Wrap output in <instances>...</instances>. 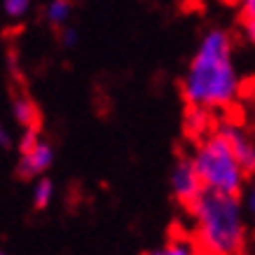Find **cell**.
Segmentation results:
<instances>
[{"label":"cell","mask_w":255,"mask_h":255,"mask_svg":"<svg viewBox=\"0 0 255 255\" xmlns=\"http://www.w3.org/2000/svg\"><path fill=\"white\" fill-rule=\"evenodd\" d=\"M239 9H241V19L255 21V0H239Z\"/></svg>","instance_id":"obj_14"},{"label":"cell","mask_w":255,"mask_h":255,"mask_svg":"<svg viewBox=\"0 0 255 255\" xmlns=\"http://www.w3.org/2000/svg\"><path fill=\"white\" fill-rule=\"evenodd\" d=\"M147 255H197V248L192 244H187L185 239H176L171 244H166L164 248H157V251H152Z\"/></svg>","instance_id":"obj_11"},{"label":"cell","mask_w":255,"mask_h":255,"mask_svg":"<svg viewBox=\"0 0 255 255\" xmlns=\"http://www.w3.org/2000/svg\"><path fill=\"white\" fill-rule=\"evenodd\" d=\"M239 94V75L232 63V40L213 28L199 42L183 78V96L192 108H227Z\"/></svg>","instance_id":"obj_1"},{"label":"cell","mask_w":255,"mask_h":255,"mask_svg":"<svg viewBox=\"0 0 255 255\" xmlns=\"http://www.w3.org/2000/svg\"><path fill=\"white\" fill-rule=\"evenodd\" d=\"M2 7L7 12V16H23L31 7V0H2Z\"/></svg>","instance_id":"obj_12"},{"label":"cell","mask_w":255,"mask_h":255,"mask_svg":"<svg viewBox=\"0 0 255 255\" xmlns=\"http://www.w3.org/2000/svg\"><path fill=\"white\" fill-rule=\"evenodd\" d=\"M40 143V133H38V127H33V129H26L21 136V140H19V150H21V155H26V152H31L33 147Z\"/></svg>","instance_id":"obj_13"},{"label":"cell","mask_w":255,"mask_h":255,"mask_svg":"<svg viewBox=\"0 0 255 255\" xmlns=\"http://www.w3.org/2000/svg\"><path fill=\"white\" fill-rule=\"evenodd\" d=\"M171 190H173V197H176L185 209H190L194 201H197V197L204 192L201 178H199V173L194 171L192 159H180V162L173 166Z\"/></svg>","instance_id":"obj_4"},{"label":"cell","mask_w":255,"mask_h":255,"mask_svg":"<svg viewBox=\"0 0 255 255\" xmlns=\"http://www.w3.org/2000/svg\"><path fill=\"white\" fill-rule=\"evenodd\" d=\"M0 255H5V253H0Z\"/></svg>","instance_id":"obj_19"},{"label":"cell","mask_w":255,"mask_h":255,"mask_svg":"<svg viewBox=\"0 0 255 255\" xmlns=\"http://www.w3.org/2000/svg\"><path fill=\"white\" fill-rule=\"evenodd\" d=\"M244 33H246V38L251 40V42H255V21L244 19Z\"/></svg>","instance_id":"obj_17"},{"label":"cell","mask_w":255,"mask_h":255,"mask_svg":"<svg viewBox=\"0 0 255 255\" xmlns=\"http://www.w3.org/2000/svg\"><path fill=\"white\" fill-rule=\"evenodd\" d=\"M192 166L199 173L204 190L232 194V197H239L244 190L246 171L241 169L230 143L218 129H213L206 138L199 140L192 155Z\"/></svg>","instance_id":"obj_3"},{"label":"cell","mask_w":255,"mask_h":255,"mask_svg":"<svg viewBox=\"0 0 255 255\" xmlns=\"http://www.w3.org/2000/svg\"><path fill=\"white\" fill-rule=\"evenodd\" d=\"M75 42H78V33L73 31V28H66V31H63V45L73 47Z\"/></svg>","instance_id":"obj_15"},{"label":"cell","mask_w":255,"mask_h":255,"mask_svg":"<svg viewBox=\"0 0 255 255\" xmlns=\"http://www.w3.org/2000/svg\"><path fill=\"white\" fill-rule=\"evenodd\" d=\"M185 131H187V136H192V138H199V140L206 138L211 133L209 110L192 108V106H190V110L185 113Z\"/></svg>","instance_id":"obj_7"},{"label":"cell","mask_w":255,"mask_h":255,"mask_svg":"<svg viewBox=\"0 0 255 255\" xmlns=\"http://www.w3.org/2000/svg\"><path fill=\"white\" fill-rule=\"evenodd\" d=\"M246 209H248V213H251V216H253V220H255V183L251 185V192H248Z\"/></svg>","instance_id":"obj_16"},{"label":"cell","mask_w":255,"mask_h":255,"mask_svg":"<svg viewBox=\"0 0 255 255\" xmlns=\"http://www.w3.org/2000/svg\"><path fill=\"white\" fill-rule=\"evenodd\" d=\"M0 145H5V147L9 145V133H7V129H5L2 124H0Z\"/></svg>","instance_id":"obj_18"},{"label":"cell","mask_w":255,"mask_h":255,"mask_svg":"<svg viewBox=\"0 0 255 255\" xmlns=\"http://www.w3.org/2000/svg\"><path fill=\"white\" fill-rule=\"evenodd\" d=\"M187 211L197 220L194 248L201 255H244L246 225L239 197L204 190Z\"/></svg>","instance_id":"obj_2"},{"label":"cell","mask_w":255,"mask_h":255,"mask_svg":"<svg viewBox=\"0 0 255 255\" xmlns=\"http://www.w3.org/2000/svg\"><path fill=\"white\" fill-rule=\"evenodd\" d=\"M52 162H54V150H52V145L40 140L31 152L21 155V162H19V176L21 178H35V176H40V173H45V171L52 166Z\"/></svg>","instance_id":"obj_6"},{"label":"cell","mask_w":255,"mask_h":255,"mask_svg":"<svg viewBox=\"0 0 255 255\" xmlns=\"http://www.w3.org/2000/svg\"><path fill=\"white\" fill-rule=\"evenodd\" d=\"M216 129L223 133L225 140L230 143L234 157H237V162L241 164V169L246 171V176H253L255 173V143L241 131L239 127H234V124H220Z\"/></svg>","instance_id":"obj_5"},{"label":"cell","mask_w":255,"mask_h":255,"mask_svg":"<svg viewBox=\"0 0 255 255\" xmlns=\"http://www.w3.org/2000/svg\"><path fill=\"white\" fill-rule=\"evenodd\" d=\"M54 197V185H52V180L49 178H40L35 190H33V204H35V209H47L49 206V201Z\"/></svg>","instance_id":"obj_9"},{"label":"cell","mask_w":255,"mask_h":255,"mask_svg":"<svg viewBox=\"0 0 255 255\" xmlns=\"http://www.w3.org/2000/svg\"><path fill=\"white\" fill-rule=\"evenodd\" d=\"M70 16V2L68 0H52L49 2V7H47V19L56 26H61V23L68 21Z\"/></svg>","instance_id":"obj_10"},{"label":"cell","mask_w":255,"mask_h":255,"mask_svg":"<svg viewBox=\"0 0 255 255\" xmlns=\"http://www.w3.org/2000/svg\"><path fill=\"white\" fill-rule=\"evenodd\" d=\"M12 113H14L16 122L21 124V127H26V129H33V127H38V122H40L38 106H35L31 99H26V96L14 99V103H12Z\"/></svg>","instance_id":"obj_8"}]
</instances>
